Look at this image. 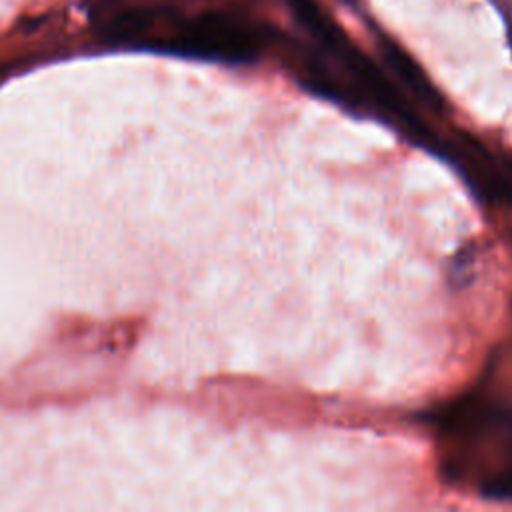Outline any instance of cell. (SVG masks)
<instances>
[{
	"mask_svg": "<svg viewBox=\"0 0 512 512\" xmlns=\"http://www.w3.org/2000/svg\"><path fill=\"white\" fill-rule=\"evenodd\" d=\"M380 50L386 62L390 64V68L394 70V74L410 88V92L428 108L438 112L442 108V96L434 88V84L426 78V74L420 70V66L390 38L380 40Z\"/></svg>",
	"mask_w": 512,
	"mask_h": 512,
	"instance_id": "cell-1",
	"label": "cell"
}]
</instances>
